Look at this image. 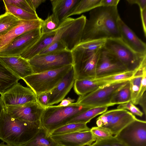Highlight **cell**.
Returning <instances> with one entry per match:
<instances>
[{
  "label": "cell",
  "instance_id": "cell-1",
  "mask_svg": "<svg viewBox=\"0 0 146 146\" xmlns=\"http://www.w3.org/2000/svg\"><path fill=\"white\" fill-rule=\"evenodd\" d=\"M117 7L100 6L90 11L86 19L81 42L120 38Z\"/></svg>",
  "mask_w": 146,
  "mask_h": 146
},
{
  "label": "cell",
  "instance_id": "cell-2",
  "mask_svg": "<svg viewBox=\"0 0 146 146\" xmlns=\"http://www.w3.org/2000/svg\"><path fill=\"white\" fill-rule=\"evenodd\" d=\"M41 127L40 123L29 122L11 117L4 106L0 117V139L12 146H22L33 137Z\"/></svg>",
  "mask_w": 146,
  "mask_h": 146
},
{
  "label": "cell",
  "instance_id": "cell-3",
  "mask_svg": "<svg viewBox=\"0 0 146 146\" xmlns=\"http://www.w3.org/2000/svg\"><path fill=\"white\" fill-rule=\"evenodd\" d=\"M101 49L95 50L88 42H81L71 50L76 79L96 78V67Z\"/></svg>",
  "mask_w": 146,
  "mask_h": 146
},
{
  "label": "cell",
  "instance_id": "cell-4",
  "mask_svg": "<svg viewBox=\"0 0 146 146\" xmlns=\"http://www.w3.org/2000/svg\"><path fill=\"white\" fill-rule=\"evenodd\" d=\"M90 108L75 103L65 107L48 106L44 109L42 114L41 127L50 135L54 130L67 124L75 116Z\"/></svg>",
  "mask_w": 146,
  "mask_h": 146
},
{
  "label": "cell",
  "instance_id": "cell-5",
  "mask_svg": "<svg viewBox=\"0 0 146 146\" xmlns=\"http://www.w3.org/2000/svg\"><path fill=\"white\" fill-rule=\"evenodd\" d=\"M72 67V65H70L56 70L33 74L22 80L37 96L51 90Z\"/></svg>",
  "mask_w": 146,
  "mask_h": 146
},
{
  "label": "cell",
  "instance_id": "cell-6",
  "mask_svg": "<svg viewBox=\"0 0 146 146\" xmlns=\"http://www.w3.org/2000/svg\"><path fill=\"white\" fill-rule=\"evenodd\" d=\"M104 47L112 53L128 71L136 70L146 61V54L135 52L121 38L106 39Z\"/></svg>",
  "mask_w": 146,
  "mask_h": 146
},
{
  "label": "cell",
  "instance_id": "cell-7",
  "mask_svg": "<svg viewBox=\"0 0 146 146\" xmlns=\"http://www.w3.org/2000/svg\"><path fill=\"white\" fill-rule=\"evenodd\" d=\"M33 74L56 70L72 65L71 51L68 50L43 55H37L28 60Z\"/></svg>",
  "mask_w": 146,
  "mask_h": 146
},
{
  "label": "cell",
  "instance_id": "cell-8",
  "mask_svg": "<svg viewBox=\"0 0 146 146\" xmlns=\"http://www.w3.org/2000/svg\"><path fill=\"white\" fill-rule=\"evenodd\" d=\"M129 80L113 83L80 96L75 103L78 105L91 108L111 106V101L113 95Z\"/></svg>",
  "mask_w": 146,
  "mask_h": 146
},
{
  "label": "cell",
  "instance_id": "cell-9",
  "mask_svg": "<svg viewBox=\"0 0 146 146\" xmlns=\"http://www.w3.org/2000/svg\"><path fill=\"white\" fill-rule=\"evenodd\" d=\"M114 136L126 146H146V121L136 118Z\"/></svg>",
  "mask_w": 146,
  "mask_h": 146
},
{
  "label": "cell",
  "instance_id": "cell-10",
  "mask_svg": "<svg viewBox=\"0 0 146 146\" xmlns=\"http://www.w3.org/2000/svg\"><path fill=\"white\" fill-rule=\"evenodd\" d=\"M0 97L5 106H20L37 102V96L33 91L18 82L1 94Z\"/></svg>",
  "mask_w": 146,
  "mask_h": 146
},
{
  "label": "cell",
  "instance_id": "cell-11",
  "mask_svg": "<svg viewBox=\"0 0 146 146\" xmlns=\"http://www.w3.org/2000/svg\"><path fill=\"white\" fill-rule=\"evenodd\" d=\"M41 35L40 28L21 34L15 38L7 48L0 52V56L21 55L35 43Z\"/></svg>",
  "mask_w": 146,
  "mask_h": 146
},
{
  "label": "cell",
  "instance_id": "cell-12",
  "mask_svg": "<svg viewBox=\"0 0 146 146\" xmlns=\"http://www.w3.org/2000/svg\"><path fill=\"white\" fill-rule=\"evenodd\" d=\"M128 71L125 66L104 46L101 49L96 69V78Z\"/></svg>",
  "mask_w": 146,
  "mask_h": 146
},
{
  "label": "cell",
  "instance_id": "cell-13",
  "mask_svg": "<svg viewBox=\"0 0 146 146\" xmlns=\"http://www.w3.org/2000/svg\"><path fill=\"white\" fill-rule=\"evenodd\" d=\"M5 108L7 113L11 117L35 123H41V119L44 110L37 102L20 106H5Z\"/></svg>",
  "mask_w": 146,
  "mask_h": 146
},
{
  "label": "cell",
  "instance_id": "cell-14",
  "mask_svg": "<svg viewBox=\"0 0 146 146\" xmlns=\"http://www.w3.org/2000/svg\"><path fill=\"white\" fill-rule=\"evenodd\" d=\"M50 137L60 146H89L96 140L90 130L50 135Z\"/></svg>",
  "mask_w": 146,
  "mask_h": 146
},
{
  "label": "cell",
  "instance_id": "cell-15",
  "mask_svg": "<svg viewBox=\"0 0 146 146\" xmlns=\"http://www.w3.org/2000/svg\"><path fill=\"white\" fill-rule=\"evenodd\" d=\"M42 20H21L20 23L5 34L0 36V52L7 48L13 41L21 34L40 28Z\"/></svg>",
  "mask_w": 146,
  "mask_h": 146
},
{
  "label": "cell",
  "instance_id": "cell-16",
  "mask_svg": "<svg viewBox=\"0 0 146 146\" xmlns=\"http://www.w3.org/2000/svg\"><path fill=\"white\" fill-rule=\"evenodd\" d=\"M75 80L72 67L59 83L49 92L48 106L57 104L64 99L73 87Z\"/></svg>",
  "mask_w": 146,
  "mask_h": 146
},
{
  "label": "cell",
  "instance_id": "cell-17",
  "mask_svg": "<svg viewBox=\"0 0 146 146\" xmlns=\"http://www.w3.org/2000/svg\"><path fill=\"white\" fill-rule=\"evenodd\" d=\"M0 61L11 71L21 79L33 74L28 60L20 55L0 56Z\"/></svg>",
  "mask_w": 146,
  "mask_h": 146
},
{
  "label": "cell",
  "instance_id": "cell-18",
  "mask_svg": "<svg viewBox=\"0 0 146 146\" xmlns=\"http://www.w3.org/2000/svg\"><path fill=\"white\" fill-rule=\"evenodd\" d=\"M117 24L120 38L122 41L135 52L146 54L145 43L137 37L120 17L118 20Z\"/></svg>",
  "mask_w": 146,
  "mask_h": 146
},
{
  "label": "cell",
  "instance_id": "cell-19",
  "mask_svg": "<svg viewBox=\"0 0 146 146\" xmlns=\"http://www.w3.org/2000/svg\"><path fill=\"white\" fill-rule=\"evenodd\" d=\"M136 118L130 112L123 109L115 115L111 122L104 127L108 129L115 136Z\"/></svg>",
  "mask_w": 146,
  "mask_h": 146
},
{
  "label": "cell",
  "instance_id": "cell-20",
  "mask_svg": "<svg viewBox=\"0 0 146 146\" xmlns=\"http://www.w3.org/2000/svg\"><path fill=\"white\" fill-rule=\"evenodd\" d=\"M80 0H50L52 13L60 23L68 18Z\"/></svg>",
  "mask_w": 146,
  "mask_h": 146
},
{
  "label": "cell",
  "instance_id": "cell-21",
  "mask_svg": "<svg viewBox=\"0 0 146 146\" xmlns=\"http://www.w3.org/2000/svg\"><path fill=\"white\" fill-rule=\"evenodd\" d=\"M74 35L70 26L69 21L66 19L61 22L56 31L54 42L58 40L62 41L66 45L67 49L72 48L74 44Z\"/></svg>",
  "mask_w": 146,
  "mask_h": 146
},
{
  "label": "cell",
  "instance_id": "cell-22",
  "mask_svg": "<svg viewBox=\"0 0 146 146\" xmlns=\"http://www.w3.org/2000/svg\"><path fill=\"white\" fill-rule=\"evenodd\" d=\"M21 79L8 69L0 61V94L1 95Z\"/></svg>",
  "mask_w": 146,
  "mask_h": 146
},
{
  "label": "cell",
  "instance_id": "cell-23",
  "mask_svg": "<svg viewBox=\"0 0 146 146\" xmlns=\"http://www.w3.org/2000/svg\"><path fill=\"white\" fill-rule=\"evenodd\" d=\"M73 87L75 92L80 96L85 95L103 87L94 79H76Z\"/></svg>",
  "mask_w": 146,
  "mask_h": 146
},
{
  "label": "cell",
  "instance_id": "cell-24",
  "mask_svg": "<svg viewBox=\"0 0 146 146\" xmlns=\"http://www.w3.org/2000/svg\"><path fill=\"white\" fill-rule=\"evenodd\" d=\"M22 146H60L51 137L50 135L42 127L28 142Z\"/></svg>",
  "mask_w": 146,
  "mask_h": 146
},
{
  "label": "cell",
  "instance_id": "cell-25",
  "mask_svg": "<svg viewBox=\"0 0 146 146\" xmlns=\"http://www.w3.org/2000/svg\"><path fill=\"white\" fill-rule=\"evenodd\" d=\"M146 70V61L144 62L135 72L132 77L129 80L131 99L134 104L140 87L144 70Z\"/></svg>",
  "mask_w": 146,
  "mask_h": 146
},
{
  "label": "cell",
  "instance_id": "cell-26",
  "mask_svg": "<svg viewBox=\"0 0 146 146\" xmlns=\"http://www.w3.org/2000/svg\"><path fill=\"white\" fill-rule=\"evenodd\" d=\"M108 108L104 107L90 108L75 116L68 123H81L87 124L95 117L106 111Z\"/></svg>",
  "mask_w": 146,
  "mask_h": 146
},
{
  "label": "cell",
  "instance_id": "cell-27",
  "mask_svg": "<svg viewBox=\"0 0 146 146\" xmlns=\"http://www.w3.org/2000/svg\"><path fill=\"white\" fill-rule=\"evenodd\" d=\"M5 11L9 12L20 20L30 21L38 19H40L37 14H34L27 12L13 5L8 3L3 0Z\"/></svg>",
  "mask_w": 146,
  "mask_h": 146
},
{
  "label": "cell",
  "instance_id": "cell-28",
  "mask_svg": "<svg viewBox=\"0 0 146 146\" xmlns=\"http://www.w3.org/2000/svg\"><path fill=\"white\" fill-rule=\"evenodd\" d=\"M21 20L8 12L0 15V36L7 33L19 24Z\"/></svg>",
  "mask_w": 146,
  "mask_h": 146
},
{
  "label": "cell",
  "instance_id": "cell-29",
  "mask_svg": "<svg viewBox=\"0 0 146 146\" xmlns=\"http://www.w3.org/2000/svg\"><path fill=\"white\" fill-rule=\"evenodd\" d=\"M135 71H127L110 76L96 78L94 79L103 87L118 82L130 80L133 76Z\"/></svg>",
  "mask_w": 146,
  "mask_h": 146
},
{
  "label": "cell",
  "instance_id": "cell-30",
  "mask_svg": "<svg viewBox=\"0 0 146 146\" xmlns=\"http://www.w3.org/2000/svg\"><path fill=\"white\" fill-rule=\"evenodd\" d=\"M131 99L129 80L113 96L111 101V106L131 101Z\"/></svg>",
  "mask_w": 146,
  "mask_h": 146
},
{
  "label": "cell",
  "instance_id": "cell-31",
  "mask_svg": "<svg viewBox=\"0 0 146 146\" xmlns=\"http://www.w3.org/2000/svg\"><path fill=\"white\" fill-rule=\"evenodd\" d=\"M90 129L87 124L81 123H70L55 129L51 133L50 135L64 134Z\"/></svg>",
  "mask_w": 146,
  "mask_h": 146
},
{
  "label": "cell",
  "instance_id": "cell-32",
  "mask_svg": "<svg viewBox=\"0 0 146 146\" xmlns=\"http://www.w3.org/2000/svg\"><path fill=\"white\" fill-rule=\"evenodd\" d=\"M101 0H80L68 16L80 15L101 6Z\"/></svg>",
  "mask_w": 146,
  "mask_h": 146
},
{
  "label": "cell",
  "instance_id": "cell-33",
  "mask_svg": "<svg viewBox=\"0 0 146 146\" xmlns=\"http://www.w3.org/2000/svg\"><path fill=\"white\" fill-rule=\"evenodd\" d=\"M60 23L53 13L48 16L45 20H42V21L40 26L41 34L56 31L59 27Z\"/></svg>",
  "mask_w": 146,
  "mask_h": 146
},
{
  "label": "cell",
  "instance_id": "cell-34",
  "mask_svg": "<svg viewBox=\"0 0 146 146\" xmlns=\"http://www.w3.org/2000/svg\"><path fill=\"white\" fill-rule=\"evenodd\" d=\"M123 109H115L103 113L96 119V124L98 127H104L112 120L113 118Z\"/></svg>",
  "mask_w": 146,
  "mask_h": 146
},
{
  "label": "cell",
  "instance_id": "cell-35",
  "mask_svg": "<svg viewBox=\"0 0 146 146\" xmlns=\"http://www.w3.org/2000/svg\"><path fill=\"white\" fill-rule=\"evenodd\" d=\"M67 50H68L65 44L61 40H58L52 43L38 54H47Z\"/></svg>",
  "mask_w": 146,
  "mask_h": 146
},
{
  "label": "cell",
  "instance_id": "cell-36",
  "mask_svg": "<svg viewBox=\"0 0 146 146\" xmlns=\"http://www.w3.org/2000/svg\"><path fill=\"white\" fill-rule=\"evenodd\" d=\"M89 146H126L114 136L107 138L96 139Z\"/></svg>",
  "mask_w": 146,
  "mask_h": 146
},
{
  "label": "cell",
  "instance_id": "cell-37",
  "mask_svg": "<svg viewBox=\"0 0 146 146\" xmlns=\"http://www.w3.org/2000/svg\"><path fill=\"white\" fill-rule=\"evenodd\" d=\"M90 130L96 140L108 138L113 136L108 129L103 127H93Z\"/></svg>",
  "mask_w": 146,
  "mask_h": 146
},
{
  "label": "cell",
  "instance_id": "cell-38",
  "mask_svg": "<svg viewBox=\"0 0 146 146\" xmlns=\"http://www.w3.org/2000/svg\"><path fill=\"white\" fill-rule=\"evenodd\" d=\"M6 2L29 13L36 14V11L30 5L27 0H7Z\"/></svg>",
  "mask_w": 146,
  "mask_h": 146
},
{
  "label": "cell",
  "instance_id": "cell-39",
  "mask_svg": "<svg viewBox=\"0 0 146 146\" xmlns=\"http://www.w3.org/2000/svg\"><path fill=\"white\" fill-rule=\"evenodd\" d=\"M118 109L128 110L133 114L142 117L143 114V113L131 101L128 102L119 104L117 107Z\"/></svg>",
  "mask_w": 146,
  "mask_h": 146
},
{
  "label": "cell",
  "instance_id": "cell-40",
  "mask_svg": "<svg viewBox=\"0 0 146 146\" xmlns=\"http://www.w3.org/2000/svg\"><path fill=\"white\" fill-rule=\"evenodd\" d=\"M146 90V70H144L140 89L134 105L138 104L139 101Z\"/></svg>",
  "mask_w": 146,
  "mask_h": 146
},
{
  "label": "cell",
  "instance_id": "cell-41",
  "mask_svg": "<svg viewBox=\"0 0 146 146\" xmlns=\"http://www.w3.org/2000/svg\"><path fill=\"white\" fill-rule=\"evenodd\" d=\"M49 92L37 96L36 101L44 109L48 106Z\"/></svg>",
  "mask_w": 146,
  "mask_h": 146
},
{
  "label": "cell",
  "instance_id": "cell-42",
  "mask_svg": "<svg viewBox=\"0 0 146 146\" xmlns=\"http://www.w3.org/2000/svg\"><path fill=\"white\" fill-rule=\"evenodd\" d=\"M120 0H101V6L117 7Z\"/></svg>",
  "mask_w": 146,
  "mask_h": 146
},
{
  "label": "cell",
  "instance_id": "cell-43",
  "mask_svg": "<svg viewBox=\"0 0 146 146\" xmlns=\"http://www.w3.org/2000/svg\"><path fill=\"white\" fill-rule=\"evenodd\" d=\"M126 1L131 4H137L139 6L140 10L146 8V0H127Z\"/></svg>",
  "mask_w": 146,
  "mask_h": 146
},
{
  "label": "cell",
  "instance_id": "cell-44",
  "mask_svg": "<svg viewBox=\"0 0 146 146\" xmlns=\"http://www.w3.org/2000/svg\"><path fill=\"white\" fill-rule=\"evenodd\" d=\"M143 28L145 37L146 36V8L140 10Z\"/></svg>",
  "mask_w": 146,
  "mask_h": 146
},
{
  "label": "cell",
  "instance_id": "cell-45",
  "mask_svg": "<svg viewBox=\"0 0 146 146\" xmlns=\"http://www.w3.org/2000/svg\"><path fill=\"white\" fill-rule=\"evenodd\" d=\"M31 6L35 11L42 3H44L46 0H27Z\"/></svg>",
  "mask_w": 146,
  "mask_h": 146
},
{
  "label": "cell",
  "instance_id": "cell-46",
  "mask_svg": "<svg viewBox=\"0 0 146 146\" xmlns=\"http://www.w3.org/2000/svg\"><path fill=\"white\" fill-rule=\"evenodd\" d=\"M142 107L145 115L146 114V92H145L140 99L138 103Z\"/></svg>",
  "mask_w": 146,
  "mask_h": 146
},
{
  "label": "cell",
  "instance_id": "cell-47",
  "mask_svg": "<svg viewBox=\"0 0 146 146\" xmlns=\"http://www.w3.org/2000/svg\"><path fill=\"white\" fill-rule=\"evenodd\" d=\"M75 100L74 99H72L68 97L62 100L61 101V103L57 106L61 107L66 106L73 103Z\"/></svg>",
  "mask_w": 146,
  "mask_h": 146
},
{
  "label": "cell",
  "instance_id": "cell-48",
  "mask_svg": "<svg viewBox=\"0 0 146 146\" xmlns=\"http://www.w3.org/2000/svg\"><path fill=\"white\" fill-rule=\"evenodd\" d=\"M4 106L2 102L1 97H0V117L2 110Z\"/></svg>",
  "mask_w": 146,
  "mask_h": 146
},
{
  "label": "cell",
  "instance_id": "cell-49",
  "mask_svg": "<svg viewBox=\"0 0 146 146\" xmlns=\"http://www.w3.org/2000/svg\"><path fill=\"white\" fill-rule=\"evenodd\" d=\"M0 146H12L9 145L7 144H5L4 143V142H2L1 143H0Z\"/></svg>",
  "mask_w": 146,
  "mask_h": 146
}]
</instances>
